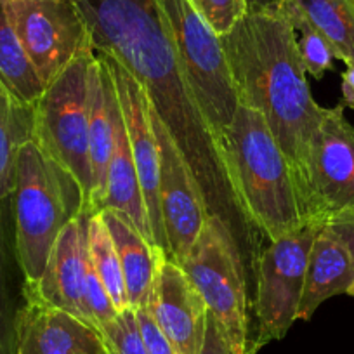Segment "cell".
<instances>
[{
  "label": "cell",
  "instance_id": "obj_1",
  "mask_svg": "<svg viewBox=\"0 0 354 354\" xmlns=\"http://www.w3.org/2000/svg\"><path fill=\"white\" fill-rule=\"evenodd\" d=\"M96 53L120 61L145 88L153 111L185 158L209 217L230 234L252 304L264 236L252 223L234 185L224 142L210 125L177 56L156 0H75Z\"/></svg>",
  "mask_w": 354,
  "mask_h": 354
},
{
  "label": "cell",
  "instance_id": "obj_2",
  "mask_svg": "<svg viewBox=\"0 0 354 354\" xmlns=\"http://www.w3.org/2000/svg\"><path fill=\"white\" fill-rule=\"evenodd\" d=\"M219 39L240 104L264 117L294 167L301 192L325 108L311 96L294 26L281 11L245 12Z\"/></svg>",
  "mask_w": 354,
  "mask_h": 354
},
{
  "label": "cell",
  "instance_id": "obj_3",
  "mask_svg": "<svg viewBox=\"0 0 354 354\" xmlns=\"http://www.w3.org/2000/svg\"><path fill=\"white\" fill-rule=\"evenodd\" d=\"M223 141L238 195L264 240L309 223L294 167L259 111L240 104Z\"/></svg>",
  "mask_w": 354,
  "mask_h": 354
},
{
  "label": "cell",
  "instance_id": "obj_4",
  "mask_svg": "<svg viewBox=\"0 0 354 354\" xmlns=\"http://www.w3.org/2000/svg\"><path fill=\"white\" fill-rule=\"evenodd\" d=\"M12 203L23 270L35 285L61 231L88 212L87 198L77 179L30 139L16 158Z\"/></svg>",
  "mask_w": 354,
  "mask_h": 354
},
{
  "label": "cell",
  "instance_id": "obj_5",
  "mask_svg": "<svg viewBox=\"0 0 354 354\" xmlns=\"http://www.w3.org/2000/svg\"><path fill=\"white\" fill-rule=\"evenodd\" d=\"M94 63V46L85 47L46 85L42 96L33 106V141L77 179L87 198L88 212L93 198L88 117Z\"/></svg>",
  "mask_w": 354,
  "mask_h": 354
},
{
  "label": "cell",
  "instance_id": "obj_6",
  "mask_svg": "<svg viewBox=\"0 0 354 354\" xmlns=\"http://www.w3.org/2000/svg\"><path fill=\"white\" fill-rule=\"evenodd\" d=\"M179 266L219 322L233 354H252V299L247 280L236 248L216 217L207 219Z\"/></svg>",
  "mask_w": 354,
  "mask_h": 354
},
{
  "label": "cell",
  "instance_id": "obj_7",
  "mask_svg": "<svg viewBox=\"0 0 354 354\" xmlns=\"http://www.w3.org/2000/svg\"><path fill=\"white\" fill-rule=\"evenodd\" d=\"M156 4L193 91L212 129L223 139L240 106V100L219 35L189 0H156Z\"/></svg>",
  "mask_w": 354,
  "mask_h": 354
},
{
  "label": "cell",
  "instance_id": "obj_8",
  "mask_svg": "<svg viewBox=\"0 0 354 354\" xmlns=\"http://www.w3.org/2000/svg\"><path fill=\"white\" fill-rule=\"evenodd\" d=\"M322 227L323 223L309 221L262 248L255 268L252 354L271 340L283 339L297 322L309 252Z\"/></svg>",
  "mask_w": 354,
  "mask_h": 354
},
{
  "label": "cell",
  "instance_id": "obj_9",
  "mask_svg": "<svg viewBox=\"0 0 354 354\" xmlns=\"http://www.w3.org/2000/svg\"><path fill=\"white\" fill-rule=\"evenodd\" d=\"M301 193L308 221L325 224L335 214L354 209V125L342 103L323 111L309 146Z\"/></svg>",
  "mask_w": 354,
  "mask_h": 354
},
{
  "label": "cell",
  "instance_id": "obj_10",
  "mask_svg": "<svg viewBox=\"0 0 354 354\" xmlns=\"http://www.w3.org/2000/svg\"><path fill=\"white\" fill-rule=\"evenodd\" d=\"M4 8L44 85L93 46L87 21L75 0H11Z\"/></svg>",
  "mask_w": 354,
  "mask_h": 354
},
{
  "label": "cell",
  "instance_id": "obj_11",
  "mask_svg": "<svg viewBox=\"0 0 354 354\" xmlns=\"http://www.w3.org/2000/svg\"><path fill=\"white\" fill-rule=\"evenodd\" d=\"M149 118L158 145V198L162 210L167 257L177 264L188 255L209 219L202 195L158 115L149 104Z\"/></svg>",
  "mask_w": 354,
  "mask_h": 354
},
{
  "label": "cell",
  "instance_id": "obj_12",
  "mask_svg": "<svg viewBox=\"0 0 354 354\" xmlns=\"http://www.w3.org/2000/svg\"><path fill=\"white\" fill-rule=\"evenodd\" d=\"M96 54L103 57L104 63L108 64L111 78H113L118 103H120L125 127H127L132 158H134L136 170H138L153 240H155L156 247L162 248L167 255V240L165 233H163L158 198V145H156L155 131H153L151 118H149V101L142 85L136 80L134 75L120 61L106 53Z\"/></svg>",
  "mask_w": 354,
  "mask_h": 354
},
{
  "label": "cell",
  "instance_id": "obj_13",
  "mask_svg": "<svg viewBox=\"0 0 354 354\" xmlns=\"http://www.w3.org/2000/svg\"><path fill=\"white\" fill-rule=\"evenodd\" d=\"M145 308L176 354H200L209 308L176 261L162 259Z\"/></svg>",
  "mask_w": 354,
  "mask_h": 354
},
{
  "label": "cell",
  "instance_id": "obj_14",
  "mask_svg": "<svg viewBox=\"0 0 354 354\" xmlns=\"http://www.w3.org/2000/svg\"><path fill=\"white\" fill-rule=\"evenodd\" d=\"M87 214L71 221L57 236L42 278L32 287V295L53 308L63 309L84 322L93 323L85 301V261H87ZM97 328V326H96Z\"/></svg>",
  "mask_w": 354,
  "mask_h": 354
},
{
  "label": "cell",
  "instance_id": "obj_15",
  "mask_svg": "<svg viewBox=\"0 0 354 354\" xmlns=\"http://www.w3.org/2000/svg\"><path fill=\"white\" fill-rule=\"evenodd\" d=\"M18 354L113 353L100 328L32 295L19 325Z\"/></svg>",
  "mask_w": 354,
  "mask_h": 354
},
{
  "label": "cell",
  "instance_id": "obj_16",
  "mask_svg": "<svg viewBox=\"0 0 354 354\" xmlns=\"http://www.w3.org/2000/svg\"><path fill=\"white\" fill-rule=\"evenodd\" d=\"M100 56V54H97ZM100 59L104 64V75H106V97L108 108L111 115V127H113V151H111L110 169H108V186L106 196H104L101 209H113L125 214L139 231L155 243L149 227L148 214H146L145 198H142L141 185H139L138 170H136L134 158H132L131 142H129L127 127H125L124 115H122L120 103H118L117 91H115L113 78H111L108 64L103 57ZM97 210V212H100ZM156 245V243H155Z\"/></svg>",
  "mask_w": 354,
  "mask_h": 354
},
{
  "label": "cell",
  "instance_id": "obj_17",
  "mask_svg": "<svg viewBox=\"0 0 354 354\" xmlns=\"http://www.w3.org/2000/svg\"><path fill=\"white\" fill-rule=\"evenodd\" d=\"M32 299L16 241L12 195L0 196V354H18L21 318Z\"/></svg>",
  "mask_w": 354,
  "mask_h": 354
},
{
  "label": "cell",
  "instance_id": "obj_18",
  "mask_svg": "<svg viewBox=\"0 0 354 354\" xmlns=\"http://www.w3.org/2000/svg\"><path fill=\"white\" fill-rule=\"evenodd\" d=\"M353 283L354 257L342 240L323 224L309 252L297 319L309 322L323 302L347 294Z\"/></svg>",
  "mask_w": 354,
  "mask_h": 354
},
{
  "label": "cell",
  "instance_id": "obj_19",
  "mask_svg": "<svg viewBox=\"0 0 354 354\" xmlns=\"http://www.w3.org/2000/svg\"><path fill=\"white\" fill-rule=\"evenodd\" d=\"M100 212L120 259L122 273L127 287L129 308H145L151 295L160 262L167 257L165 252L149 241L125 214L113 209H104Z\"/></svg>",
  "mask_w": 354,
  "mask_h": 354
},
{
  "label": "cell",
  "instance_id": "obj_20",
  "mask_svg": "<svg viewBox=\"0 0 354 354\" xmlns=\"http://www.w3.org/2000/svg\"><path fill=\"white\" fill-rule=\"evenodd\" d=\"M111 151H113V127H111V115L106 97V75H104L103 61L96 54L93 82H91V117H88V160L93 170L91 212H97L106 196Z\"/></svg>",
  "mask_w": 354,
  "mask_h": 354
},
{
  "label": "cell",
  "instance_id": "obj_21",
  "mask_svg": "<svg viewBox=\"0 0 354 354\" xmlns=\"http://www.w3.org/2000/svg\"><path fill=\"white\" fill-rule=\"evenodd\" d=\"M0 80L19 103L30 108L35 106L46 88L9 21L4 4H0Z\"/></svg>",
  "mask_w": 354,
  "mask_h": 354
},
{
  "label": "cell",
  "instance_id": "obj_22",
  "mask_svg": "<svg viewBox=\"0 0 354 354\" xmlns=\"http://www.w3.org/2000/svg\"><path fill=\"white\" fill-rule=\"evenodd\" d=\"M33 139V108L19 103L0 80V196L15 192L18 151Z\"/></svg>",
  "mask_w": 354,
  "mask_h": 354
},
{
  "label": "cell",
  "instance_id": "obj_23",
  "mask_svg": "<svg viewBox=\"0 0 354 354\" xmlns=\"http://www.w3.org/2000/svg\"><path fill=\"white\" fill-rule=\"evenodd\" d=\"M335 50L337 59L354 64V6L349 0H294Z\"/></svg>",
  "mask_w": 354,
  "mask_h": 354
},
{
  "label": "cell",
  "instance_id": "obj_24",
  "mask_svg": "<svg viewBox=\"0 0 354 354\" xmlns=\"http://www.w3.org/2000/svg\"><path fill=\"white\" fill-rule=\"evenodd\" d=\"M87 254L118 313L131 309L120 259L101 212L87 214Z\"/></svg>",
  "mask_w": 354,
  "mask_h": 354
},
{
  "label": "cell",
  "instance_id": "obj_25",
  "mask_svg": "<svg viewBox=\"0 0 354 354\" xmlns=\"http://www.w3.org/2000/svg\"><path fill=\"white\" fill-rule=\"evenodd\" d=\"M280 11L297 33L299 50H301L306 71L316 80H322L326 71L333 70V59H337L335 50L330 46L328 40L309 23V19L294 0H287Z\"/></svg>",
  "mask_w": 354,
  "mask_h": 354
},
{
  "label": "cell",
  "instance_id": "obj_26",
  "mask_svg": "<svg viewBox=\"0 0 354 354\" xmlns=\"http://www.w3.org/2000/svg\"><path fill=\"white\" fill-rule=\"evenodd\" d=\"M108 346L113 354H148L141 332H139L138 319L134 309H125L103 330Z\"/></svg>",
  "mask_w": 354,
  "mask_h": 354
},
{
  "label": "cell",
  "instance_id": "obj_27",
  "mask_svg": "<svg viewBox=\"0 0 354 354\" xmlns=\"http://www.w3.org/2000/svg\"><path fill=\"white\" fill-rule=\"evenodd\" d=\"M85 301H87L88 315L100 330H103L108 323H111L120 315L118 309L115 308L108 290L104 288L103 281L97 277L93 262L88 259V254L87 261H85Z\"/></svg>",
  "mask_w": 354,
  "mask_h": 354
},
{
  "label": "cell",
  "instance_id": "obj_28",
  "mask_svg": "<svg viewBox=\"0 0 354 354\" xmlns=\"http://www.w3.org/2000/svg\"><path fill=\"white\" fill-rule=\"evenodd\" d=\"M217 35H224L247 12L245 0H189Z\"/></svg>",
  "mask_w": 354,
  "mask_h": 354
},
{
  "label": "cell",
  "instance_id": "obj_29",
  "mask_svg": "<svg viewBox=\"0 0 354 354\" xmlns=\"http://www.w3.org/2000/svg\"><path fill=\"white\" fill-rule=\"evenodd\" d=\"M134 313L136 319H138L139 332H141L142 340H145L148 354H176V351L170 346V342L167 340V337L163 335L162 330H160L158 326H156V323L153 322L148 309L139 308L134 309Z\"/></svg>",
  "mask_w": 354,
  "mask_h": 354
},
{
  "label": "cell",
  "instance_id": "obj_30",
  "mask_svg": "<svg viewBox=\"0 0 354 354\" xmlns=\"http://www.w3.org/2000/svg\"><path fill=\"white\" fill-rule=\"evenodd\" d=\"M200 354H233L219 322L210 313L207 315L205 339H203V346Z\"/></svg>",
  "mask_w": 354,
  "mask_h": 354
},
{
  "label": "cell",
  "instance_id": "obj_31",
  "mask_svg": "<svg viewBox=\"0 0 354 354\" xmlns=\"http://www.w3.org/2000/svg\"><path fill=\"white\" fill-rule=\"evenodd\" d=\"M325 224L342 240V243L354 257V209L335 214Z\"/></svg>",
  "mask_w": 354,
  "mask_h": 354
},
{
  "label": "cell",
  "instance_id": "obj_32",
  "mask_svg": "<svg viewBox=\"0 0 354 354\" xmlns=\"http://www.w3.org/2000/svg\"><path fill=\"white\" fill-rule=\"evenodd\" d=\"M342 104L354 110V64L342 73Z\"/></svg>",
  "mask_w": 354,
  "mask_h": 354
},
{
  "label": "cell",
  "instance_id": "obj_33",
  "mask_svg": "<svg viewBox=\"0 0 354 354\" xmlns=\"http://www.w3.org/2000/svg\"><path fill=\"white\" fill-rule=\"evenodd\" d=\"M247 2V12L261 11H280L287 0H245Z\"/></svg>",
  "mask_w": 354,
  "mask_h": 354
},
{
  "label": "cell",
  "instance_id": "obj_34",
  "mask_svg": "<svg viewBox=\"0 0 354 354\" xmlns=\"http://www.w3.org/2000/svg\"><path fill=\"white\" fill-rule=\"evenodd\" d=\"M347 295H353V297H354V283L351 285V288H349V290H347Z\"/></svg>",
  "mask_w": 354,
  "mask_h": 354
},
{
  "label": "cell",
  "instance_id": "obj_35",
  "mask_svg": "<svg viewBox=\"0 0 354 354\" xmlns=\"http://www.w3.org/2000/svg\"><path fill=\"white\" fill-rule=\"evenodd\" d=\"M8 2H11V0H0V4H8Z\"/></svg>",
  "mask_w": 354,
  "mask_h": 354
},
{
  "label": "cell",
  "instance_id": "obj_36",
  "mask_svg": "<svg viewBox=\"0 0 354 354\" xmlns=\"http://www.w3.org/2000/svg\"><path fill=\"white\" fill-rule=\"evenodd\" d=\"M349 2H351V4H353V6H354V0H349Z\"/></svg>",
  "mask_w": 354,
  "mask_h": 354
}]
</instances>
